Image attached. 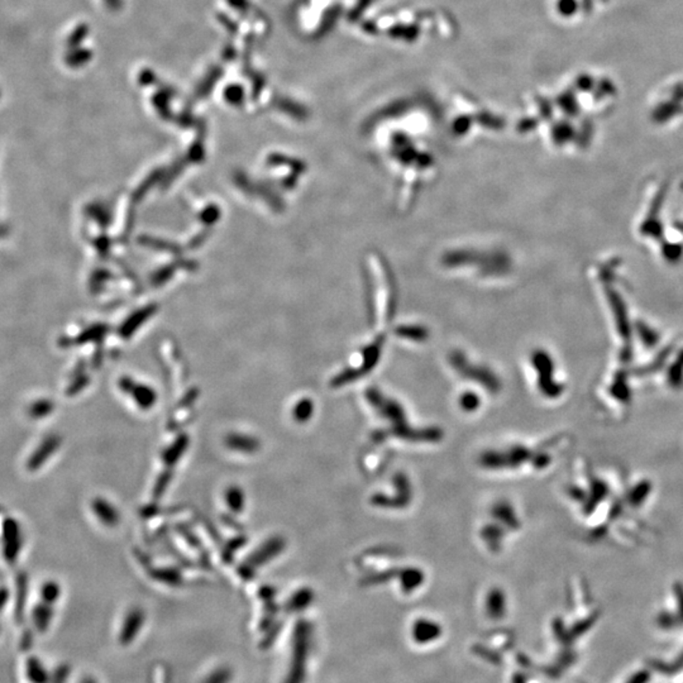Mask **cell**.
Listing matches in <instances>:
<instances>
[{"instance_id": "2", "label": "cell", "mask_w": 683, "mask_h": 683, "mask_svg": "<svg viewBox=\"0 0 683 683\" xmlns=\"http://www.w3.org/2000/svg\"><path fill=\"white\" fill-rule=\"evenodd\" d=\"M145 624V613L141 609H133L129 613H126L124 623L122 625L120 630L119 640L123 645H128L132 643L136 637L138 635L142 626Z\"/></svg>"}, {"instance_id": "3", "label": "cell", "mask_w": 683, "mask_h": 683, "mask_svg": "<svg viewBox=\"0 0 683 683\" xmlns=\"http://www.w3.org/2000/svg\"><path fill=\"white\" fill-rule=\"evenodd\" d=\"M25 677L30 683H50L52 679L48 670L38 657H30L25 662Z\"/></svg>"}, {"instance_id": "4", "label": "cell", "mask_w": 683, "mask_h": 683, "mask_svg": "<svg viewBox=\"0 0 683 683\" xmlns=\"http://www.w3.org/2000/svg\"><path fill=\"white\" fill-rule=\"evenodd\" d=\"M52 616H53V610L51 609L50 604L39 605L34 609L33 621H34V625L37 627L38 632H47L51 621H52Z\"/></svg>"}, {"instance_id": "14", "label": "cell", "mask_w": 683, "mask_h": 683, "mask_svg": "<svg viewBox=\"0 0 683 683\" xmlns=\"http://www.w3.org/2000/svg\"><path fill=\"white\" fill-rule=\"evenodd\" d=\"M462 408L464 410L474 411L480 406L479 405V398L477 396H474V393H466L461 400Z\"/></svg>"}, {"instance_id": "16", "label": "cell", "mask_w": 683, "mask_h": 683, "mask_svg": "<svg viewBox=\"0 0 683 683\" xmlns=\"http://www.w3.org/2000/svg\"><path fill=\"white\" fill-rule=\"evenodd\" d=\"M305 601H308V596L304 594L303 592L300 594H295L292 599H291L290 607L292 610H299V609H303V604Z\"/></svg>"}, {"instance_id": "13", "label": "cell", "mask_w": 683, "mask_h": 683, "mask_svg": "<svg viewBox=\"0 0 683 683\" xmlns=\"http://www.w3.org/2000/svg\"><path fill=\"white\" fill-rule=\"evenodd\" d=\"M373 0H358V3L354 6L353 11L351 12L349 18L354 22L356 19L360 18V15L366 12L367 8L372 4Z\"/></svg>"}, {"instance_id": "15", "label": "cell", "mask_w": 683, "mask_h": 683, "mask_svg": "<svg viewBox=\"0 0 683 683\" xmlns=\"http://www.w3.org/2000/svg\"><path fill=\"white\" fill-rule=\"evenodd\" d=\"M558 9L564 15L572 14V13L575 12V0H559Z\"/></svg>"}, {"instance_id": "17", "label": "cell", "mask_w": 683, "mask_h": 683, "mask_svg": "<svg viewBox=\"0 0 683 683\" xmlns=\"http://www.w3.org/2000/svg\"><path fill=\"white\" fill-rule=\"evenodd\" d=\"M67 63L71 66H79L82 63H85V52H72L67 58Z\"/></svg>"}, {"instance_id": "11", "label": "cell", "mask_w": 683, "mask_h": 683, "mask_svg": "<svg viewBox=\"0 0 683 683\" xmlns=\"http://www.w3.org/2000/svg\"><path fill=\"white\" fill-rule=\"evenodd\" d=\"M58 596H60V588L55 583H50V585L44 586V590H42V597H44L46 604L55 602L58 599Z\"/></svg>"}, {"instance_id": "18", "label": "cell", "mask_w": 683, "mask_h": 683, "mask_svg": "<svg viewBox=\"0 0 683 683\" xmlns=\"http://www.w3.org/2000/svg\"><path fill=\"white\" fill-rule=\"evenodd\" d=\"M84 36H85V28H79V30H76V31L71 34V37H70V47H76L77 44L82 42V38L84 37Z\"/></svg>"}, {"instance_id": "6", "label": "cell", "mask_w": 683, "mask_h": 683, "mask_svg": "<svg viewBox=\"0 0 683 683\" xmlns=\"http://www.w3.org/2000/svg\"><path fill=\"white\" fill-rule=\"evenodd\" d=\"M228 445L232 449L240 450V452H253L257 448V441L251 436H245L243 434H234L228 438Z\"/></svg>"}, {"instance_id": "19", "label": "cell", "mask_w": 683, "mask_h": 683, "mask_svg": "<svg viewBox=\"0 0 683 683\" xmlns=\"http://www.w3.org/2000/svg\"><path fill=\"white\" fill-rule=\"evenodd\" d=\"M80 683H98V682H96V681H95V679H94V678H93V677H91V676H85V677H84V678H82V681H80Z\"/></svg>"}, {"instance_id": "20", "label": "cell", "mask_w": 683, "mask_h": 683, "mask_svg": "<svg viewBox=\"0 0 683 683\" xmlns=\"http://www.w3.org/2000/svg\"><path fill=\"white\" fill-rule=\"evenodd\" d=\"M6 594H0V610H1V607H3V605L6 604Z\"/></svg>"}, {"instance_id": "8", "label": "cell", "mask_w": 683, "mask_h": 683, "mask_svg": "<svg viewBox=\"0 0 683 683\" xmlns=\"http://www.w3.org/2000/svg\"><path fill=\"white\" fill-rule=\"evenodd\" d=\"M233 678V672L227 667H221L213 670L202 683H230Z\"/></svg>"}, {"instance_id": "1", "label": "cell", "mask_w": 683, "mask_h": 683, "mask_svg": "<svg viewBox=\"0 0 683 683\" xmlns=\"http://www.w3.org/2000/svg\"><path fill=\"white\" fill-rule=\"evenodd\" d=\"M305 626L297 625L294 634V651L291 661L290 672L285 683H301L304 676V657H305Z\"/></svg>"}, {"instance_id": "9", "label": "cell", "mask_w": 683, "mask_h": 683, "mask_svg": "<svg viewBox=\"0 0 683 683\" xmlns=\"http://www.w3.org/2000/svg\"><path fill=\"white\" fill-rule=\"evenodd\" d=\"M313 409H314V406H313V404L310 401H303V403H300V404H297L295 406L294 417H297V420H300V422L308 420L311 417Z\"/></svg>"}, {"instance_id": "7", "label": "cell", "mask_w": 683, "mask_h": 683, "mask_svg": "<svg viewBox=\"0 0 683 683\" xmlns=\"http://www.w3.org/2000/svg\"><path fill=\"white\" fill-rule=\"evenodd\" d=\"M95 512H98L99 518L107 524H114L118 519V512H115L113 506L104 501L95 502Z\"/></svg>"}, {"instance_id": "12", "label": "cell", "mask_w": 683, "mask_h": 683, "mask_svg": "<svg viewBox=\"0 0 683 683\" xmlns=\"http://www.w3.org/2000/svg\"><path fill=\"white\" fill-rule=\"evenodd\" d=\"M70 675L69 665H60L55 673L52 675V679L50 683H67V678Z\"/></svg>"}, {"instance_id": "10", "label": "cell", "mask_w": 683, "mask_h": 683, "mask_svg": "<svg viewBox=\"0 0 683 683\" xmlns=\"http://www.w3.org/2000/svg\"><path fill=\"white\" fill-rule=\"evenodd\" d=\"M227 496L228 504L230 505V507L234 509L235 512H240L242 507H243V501H245V499H243V495H242L240 490L233 488V490H230L228 493Z\"/></svg>"}, {"instance_id": "5", "label": "cell", "mask_w": 683, "mask_h": 683, "mask_svg": "<svg viewBox=\"0 0 683 683\" xmlns=\"http://www.w3.org/2000/svg\"><path fill=\"white\" fill-rule=\"evenodd\" d=\"M419 28L417 25H398L389 30V36L395 39H404L405 42H414L419 37Z\"/></svg>"}]
</instances>
